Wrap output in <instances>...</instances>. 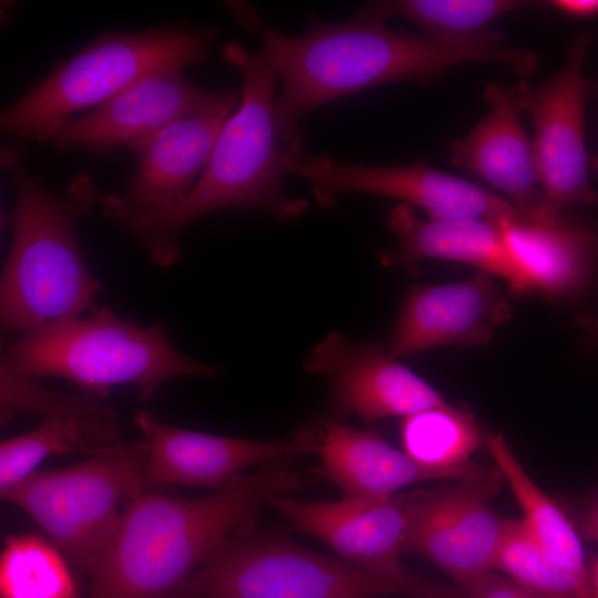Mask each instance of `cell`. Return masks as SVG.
Masks as SVG:
<instances>
[{
  "mask_svg": "<svg viewBox=\"0 0 598 598\" xmlns=\"http://www.w3.org/2000/svg\"><path fill=\"white\" fill-rule=\"evenodd\" d=\"M261 38L282 81L276 99L278 123L296 151H302L301 117L337 99L395 82L427 84L464 63L501 64L519 78L532 75L539 65L536 52L506 44L501 32L441 39L393 30L386 21L358 13L341 23L313 17L298 37L267 29Z\"/></svg>",
  "mask_w": 598,
  "mask_h": 598,
  "instance_id": "cell-1",
  "label": "cell"
},
{
  "mask_svg": "<svg viewBox=\"0 0 598 598\" xmlns=\"http://www.w3.org/2000/svg\"><path fill=\"white\" fill-rule=\"evenodd\" d=\"M323 477L321 467L285 458L198 498L142 493L87 569L89 598H173L220 545L257 528L264 505Z\"/></svg>",
  "mask_w": 598,
  "mask_h": 598,
  "instance_id": "cell-2",
  "label": "cell"
},
{
  "mask_svg": "<svg viewBox=\"0 0 598 598\" xmlns=\"http://www.w3.org/2000/svg\"><path fill=\"white\" fill-rule=\"evenodd\" d=\"M225 61L241 75V99L216 140L209 162L193 190L177 204L145 212L103 194L102 214L121 227L161 268L179 258V235L196 219L225 208L261 209L279 220L302 215L305 198L286 195L283 179L293 174L303 151L291 148L276 114L274 95L278 71L267 51L249 52L230 41Z\"/></svg>",
  "mask_w": 598,
  "mask_h": 598,
  "instance_id": "cell-3",
  "label": "cell"
},
{
  "mask_svg": "<svg viewBox=\"0 0 598 598\" xmlns=\"http://www.w3.org/2000/svg\"><path fill=\"white\" fill-rule=\"evenodd\" d=\"M1 167L16 194L0 281L2 337L92 312L103 286L87 266L76 223L103 194L87 173L73 175L61 192L50 189L27 166L19 143L2 148Z\"/></svg>",
  "mask_w": 598,
  "mask_h": 598,
  "instance_id": "cell-4",
  "label": "cell"
},
{
  "mask_svg": "<svg viewBox=\"0 0 598 598\" xmlns=\"http://www.w3.org/2000/svg\"><path fill=\"white\" fill-rule=\"evenodd\" d=\"M0 359L32 378L69 380L99 400L116 385L132 384L146 401L171 379L220 372L175 348L162 323L141 326L100 306L17 337Z\"/></svg>",
  "mask_w": 598,
  "mask_h": 598,
  "instance_id": "cell-5",
  "label": "cell"
},
{
  "mask_svg": "<svg viewBox=\"0 0 598 598\" xmlns=\"http://www.w3.org/2000/svg\"><path fill=\"white\" fill-rule=\"evenodd\" d=\"M470 598L410 573L393 574L311 551L257 528L220 545L173 598Z\"/></svg>",
  "mask_w": 598,
  "mask_h": 598,
  "instance_id": "cell-6",
  "label": "cell"
},
{
  "mask_svg": "<svg viewBox=\"0 0 598 598\" xmlns=\"http://www.w3.org/2000/svg\"><path fill=\"white\" fill-rule=\"evenodd\" d=\"M219 34L186 22L101 31L1 111V134L19 141L35 125L96 109L151 75L202 65Z\"/></svg>",
  "mask_w": 598,
  "mask_h": 598,
  "instance_id": "cell-7",
  "label": "cell"
},
{
  "mask_svg": "<svg viewBox=\"0 0 598 598\" xmlns=\"http://www.w3.org/2000/svg\"><path fill=\"white\" fill-rule=\"evenodd\" d=\"M142 439L52 471H34L1 498L20 507L71 563L87 571L125 509L153 489Z\"/></svg>",
  "mask_w": 598,
  "mask_h": 598,
  "instance_id": "cell-8",
  "label": "cell"
},
{
  "mask_svg": "<svg viewBox=\"0 0 598 598\" xmlns=\"http://www.w3.org/2000/svg\"><path fill=\"white\" fill-rule=\"evenodd\" d=\"M591 32L580 34L568 49L561 69L544 84L533 87L525 80L515 86L522 111L533 120V141L544 195L543 223L558 221L560 213L577 203L596 204L590 186L585 142V101L590 84L584 66Z\"/></svg>",
  "mask_w": 598,
  "mask_h": 598,
  "instance_id": "cell-9",
  "label": "cell"
},
{
  "mask_svg": "<svg viewBox=\"0 0 598 598\" xmlns=\"http://www.w3.org/2000/svg\"><path fill=\"white\" fill-rule=\"evenodd\" d=\"M293 174L309 181L313 199L322 207L333 206L342 193L357 192L416 206L430 218L496 221L522 216L511 202L466 179L435 169L424 161L368 166L338 162L328 154L310 156L302 153L295 164Z\"/></svg>",
  "mask_w": 598,
  "mask_h": 598,
  "instance_id": "cell-10",
  "label": "cell"
},
{
  "mask_svg": "<svg viewBox=\"0 0 598 598\" xmlns=\"http://www.w3.org/2000/svg\"><path fill=\"white\" fill-rule=\"evenodd\" d=\"M503 482L495 465L481 476L427 489L408 536L405 553L434 563L471 598L493 569L504 519L489 501Z\"/></svg>",
  "mask_w": 598,
  "mask_h": 598,
  "instance_id": "cell-11",
  "label": "cell"
},
{
  "mask_svg": "<svg viewBox=\"0 0 598 598\" xmlns=\"http://www.w3.org/2000/svg\"><path fill=\"white\" fill-rule=\"evenodd\" d=\"M218 92L188 81L184 69L166 70L96 109L35 125L19 141L80 150L94 156H106L117 148L131 151L167 124L214 100Z\"/></svg>",
  "mask_w": 598,
  "mask_h": 598,
  "instance_id": "cell-12",
  "label": "cell"
},
{
  "mask_svg": "<svg viewBox=\"0 0 598 598\" xmlns=\"http://www.w3.org/2000/svg\"><path fill=\"white\" fill-rule=\"evenodd\" d=\"M133 421L142 434L154 487L178 484L216 491L250 466L317 453L323 434L322 426L308 425L272 441L220 436L168 425L147 410L135 411Z\"/></svg>",
  "mask_w": 598,
  "mask_h": 598,
  "instance_id": "cell-13",
  "label": "cell"
},
{
  "mask_svg": "<svg viewBox=\"0 0 598 598\" xmlns=\"http://www.w3.org/2000/svg\"><path fill=\"white\" fill-rule=\"evenodd\" d=\"M427 489L333 502L279 496L270 501L298 530L317 537L340 558L369 568L406 573L399 556Z\"/></svg>",
  "mask_w": 598,
  "mask_h": 598,
  "instance_id": "cell-14",
  "label": "cell"
},
{
  "mask_svg": "<svg viewBox=\"0 0 598 598\" xmlns=\"http://www.w3.org/2000/svg\"><path fill=\"white\" fill-rule=\"evenodd\" d=\"M308 373L329 382V406L336 416L355 414L367 422L403 417L446 404L427 382L380 344L330 332L307 354Z\"/></svg>",
  "mask_w": 598,
  "mask_h": 598,
  "instance_id": "cell-15",
  "label": "cell"
},
{
  "mask_svg": "<svg viewBox=\"0 0 598 598\" xmlns=\"http://www.w3.org/2000/svg\"><path fill=\"white\" fill-rule=\"evenodd\" d=\"M240 99L241 89L219 91L210 102L133 147L134 171L116 199L145 212L166 209L184 199L203 175L218 134Z\"/></svg>",
  "mask_w": 598,
  "mask_h": 598,
  "instance_id": "cell-16",
  "label": "cell"
},
{
  "mask_svg": "<svg viewBox=\"0 0 598 598\" xmlns=\"http://www.w3.org/2000/svg\"><path fill=\"white\" fill-rule=\"evenodd\" d=\"M484 99L487 114L452 143L451 161L505 194L523 218L543 223L544 195L534 143L522 124L514 86L489 82Z\"/></svg>",
  "mask_w": 598,
  "mask_h": 598,
  "instance_id": "cell-17",
  "label": "cell"
},
{
  "mask_svg": "<svg viewBox=\"0 0 598 598\" xmlns=\"http://www.w3.org/2000/svg\"><path fill=\"white\" fill-rule=\"evenodd\" d=\"M509 315L492 275L483 270L463 282L414 286L401 308L389 353L396 358L447 344L484 346Z\"/></svg>",
  "mask_w": 598,
  "mask_h": 598,
  "instance_id": "cell-18",
  "label": "cell"
},
{
  "mask_svg": "<svg viewBox=\"0 0 598 598\" xmlns=\"http://www.w3.org/2000/svg\"><path fill=\"white\" fill-rule=\"evenodd\" d=\"M388 226L396 235L398 246L379 255L384 266L401 264L414 270L425 258L448 259L496 275L515 292L533 289L511 257L497 221L477 218L423 220L411 205L401 203L389 213Z\"/></svg>",
  "mask_w": 598,
  "mask_h": 598,
  "instance_id": "cell-19",
  "label": "cell"
},
{
  "mask_svg": "<svg viewBox=\"0 0 598 598\" xmlns=\"http://www.w3.org/2000/svg\"><path fill=\"white\" fill-rule=\"evenodd\" d=\"M321 426L317 452L321 468L343 496H384L420 482L474 478L491 468L474 463L456 470L432 468L392 447L373 430H355L334 419L322 420Z\"/></svg>",
  "mask_w": 598,
  "mask_h": 598,
  "instance_id": "cell-20",
  "label": "cell"
},
{
  "mask_svg": "<svg viewBox=\"0 0 598 598\" xmlns=\"http://www.w3.org/2000/svg\"><path fill=\"white\" fill-rule=\"evenodd\" d=\"M506 248L533 289L547 295L580 288L588 272L595 234L558 221L546 224L522 216L496 220Z\"/></svg>",
  "mask_w": 598,
  "mask_h": 598,
  "instance_id": "cell-21",
  "label": "cell"
},
{
  "mask_svg": "<svg viewBox=\"0 0 598 598\" xmlns=\"http://www.w3.org/2000/svg\"><path fill=\"white\" fill-rule=\"evenodd\" d=\"M29 413L72 422L106 447L121 444L115 413L99 399L62 394L41 385L0 359V419L8 424L14 415Z\"/></svg>",
  "mask_w": 598,
  "mask_h": 598,
  "instance_id": "cell-22",
  "label": "cell"
},
{
  "mask_svg": "<svg viewBox=\"0 0 598 598\" xmlns=\"http://www.w3.org/2000/svg\"><path fill=\"white\" fill-rule=\"evenodd\" d=\"M492 568L546 598H592L588 569L546 549L524 519H504Z\"/></svg>",
  "mask_w": 598,
  "mask_h": 598,
  "instance_id": "cell-23",
  "label": "cell"
},
{
  "mask_svg": "<svg viewBox=\"0 0 598 598\" xmlns=\"http://www.w3.org/2000/svg\"><path fill=\"white\" fill-rule=\"evenodd\" d=\"M486 445L496 466L511 486L534 537L569 564L587 569L580 536L575 524L527 474L505 439L491 433Z\"/></svg>",
  "mask_w": 598,
  "mask_h": 598,
  "instance_id": "cell-24",
  "label": "cell"
},
{
  "mask_svg": "<svg viewBox=\"0 0 598 598\" xmlns=\"http://www.w3.org/2000/svg\"><path fill=\"white\" fill-rule=\"evenodd\" d=\"M538 6L520 0H384L363 4L355 13L388 21L401 17L425 34L441 39H466L486 33V27L507 12Z\"/></svg>",
  "mask_w": 598,
  "mask_h": 598,
  "instance_id": "cell-25",
  "label": "cell"
},
{
  "mask_svg": "<svg viewBox=\"0 0 598 598\" xmlns=\"http://www.w3.org/2000/svg\"><path fill=\"white\" fill-rule=\"evenodd\" d=\"M400 435L403 452L437 470L473 464L470 458L483 440L473 415L447 403L405 416Z\"/></svg>",
  "mask_w": 598,
  "mask_h": 598,
  "instance_id": "cell-26",
  "label": "cell"
},
{
  "mask_svg": "<svg viewBox=\"0 0 598 598\" xmlns=\"http://www.w3.org/2000/svg\"><path fill=\"white\" fill-rule=\"evenodd\" d=\"M1 598H76L65 556L37 534L8 536L0 556Z\"/></svg>",
  "mask_w": 598,
  "mask_h": 598,
  "instance_id": "cell-27",
  "label": "cell"
},
{
  "mask_svg": "<svg viewBox=\"0 0 598 598\" xmlns=\"http://www.w3.org/2000/svg\"><path fill=\"white\" fill-rule=\"evenodd\" d=\"M112 447L104 446L75 423L47 417L34 430L1 441L0 495L37 471L52 454L93 455Z\"/></svg>",
  "mask_w": 598,
  "mask_h": 598,
  "instance_id": "cell-28",
  "label": "cell"
},
{
  "mask_svg": "<svg viewBox=\"0 0 598 598\" xmlns=\"http://www.w3.org/2000/svg\"><path fill=\"white\" fill-rule=\"evenodd\" d=\"M472 598H546L508 577L489 573Z\"/></svg>",
  "mask_w": 598,
  "mask_h": 598,
  "instance_id": "cell-29",
  "label": "cell"
},
{
  "mask_svg": "<svg viewBox=\"0 0 598 598\" xmlns=\"http://www.w3.org/2000/svg\"><path fill=\"white\" fill-rule=\"evenodd\" d=\"M574 524L581 539L598 542V495L580 512Z\"/></svg>",
  "mask_w": 598,
  "mask_h": 598,
  "instance_id": "cell-30",
  "label": "cell"
},
{
  "mask_svg": "<svg viewBox=\"0 0 598 598\" xmlns=\"http://www.w3.org/2000/svg\"><path fill=\"white\" fill-rule=\"evenodd\" d=\"M548 6L555 10L578 19L598 16V0H554Z\"/></svg>",
  "mask_w": 598,
  "mask_h": 598,
  "instance_id": "cell-31",
  "label": "cell"
},
{
  "mask_svg": "<svg viewBox=\"0 0 598 598\" xmlns=\"http://www.w3.org/2000/svg\"><path fill=\"white\" fill-rule=\"evenodd\" d=\"M577 324L598 339V316L578 315Z\"/></svg>",
  "mask_w": 598,
  "mask_h": 598,
  "instance_id": "cell-32",
  "label": "cell"
},
{
  "mask_svg": "<svg viewBox=\"0 0 598 598\" xmlns=\"http://www.w3.org/2000/svg\"><path fill=\"white\" fill-rule=\"evenodd\" d=\"M592 598H598V560L596 561L594 569L590 574Z\"/></svg>",
  "mask_w": 598,
  "mask_h": 598,
  "instance_id": "cell-33",
  "label": "cell"
},
{
  "mask_svg": "<svg viewBox=\"0 0 598 598\" xmlns=\"http://www.w3.org/2000/svg\"><path fill=\"white\" fill-rule=\"evenodd\" d=\"M590 87L598 93V81L594 84H590ZM592 171L598 175V156L594 161Z\"/></svg>",
  "mask_w": 598,
  "mask_h": 598,
  "instance_id": "cell-34",
  "label": "cell"
},
{
  "mask_svg": "<svg viewBox=\"0 0 598 598\" xmlns=\"http://www.w3.org/2000/svg\"><path fill=\"white\" fill-rule=\"evenodd\" d=\"M595 238H596V243L598 245V235H595Z\"/></svg>",
  "mask_w": 598,
  "mask_h": 598,
  "instance_id": "cell-35",
  "label": "cell"
}]
</instances>
